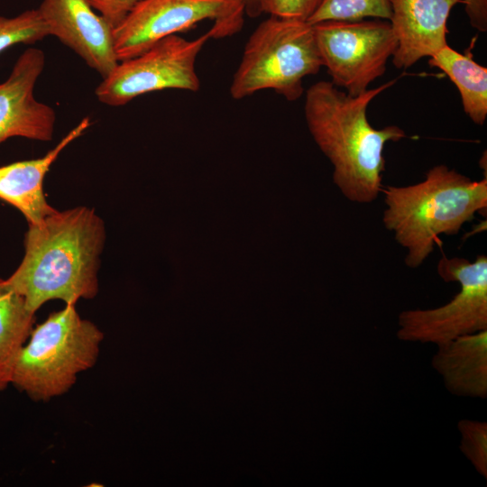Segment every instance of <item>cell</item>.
<instances>
[{
	"label": "cell",
	"instance_id": "6da1fadb",
	"mask_svg": "<svg viewBox=\"0 0 487 487\" xmlns=\"http://www.w3.org/2000/svg\"><path fill=\"white\" fill-rule=\"evenodd\" d=\"M106 238L105 222L95 209H56L38 224H28L24 255L5 280L33 313L52 299L76 305L94 299Z\"/></svg>",
	"mask_w": 487,
	"mask_h": 487
},
{
	"label": "cell",
	"instance_id": "7a4b0ae2",
	"mask_svg": "<svg viewBox=\"0 0 487 487\" xmlns=\"http://www.w3.org/2000/svg\"><path fill=\"white\" fill-rule=\"evenodd\" d=\"M395 82L393 79L352 96L331 81L322 80L306 92L308 127L334 166L335 184L351 202L368 204L377 199L383 188L384 147L406 137L400 127L377 129L367 117L370 103Z\"/></svg>",
	"mask_w": 487,
	"mask_h": 487
},
{
	"label": "cell",
	"instance_id": "3957f363",
	"mask_svg": "<svg viewBox=\"0 0 487 487\" xmlns=\"http://www.w3.org/2000/svg\"><path fill=\"white\" fill-rule=\"evenodd\" d=\"M381 192L383 225L407 250L405 263L412 269L427 259L441 234H457L487 207L486 176L474 180L445 164L428 170L418 183L387 186Z\"/></svg>",
	"mask_w": 487,
	"mask_h": 487
},
{
	"label": "cell",
	"instance_id": "277c9868",
	"mask_svg": "<svg viewBox=\"0 0 487 487\" xmlns=\"http://www.w3.org/2000/svg\"><path fill=\"white\" fill-rule=\"evenodd\" d=\"M104 334L82 318L75 305L52 312L35 326L14 366L11 384L34 401L67 393L78 376L97 362Z\"/></svg>",
	"mask_w": 487,
	"mask_h": 487
},
{
	"label": "cell",
	"instance_id": "5b68a950",
	"mask_svg": "<svg viewBox=\"0 0 487 487\" xmlns=\"http://www.w3.org/2000/svg\"><path fill=\"white\" fill-rule=\"evenodd\" d=\"M322 66L313 24L270 15L249 37L230 95L242 99L271 89L295 101L304 92V78Z\"/></svg>",
	"mask_w": 487,
	"mask_h": 487
},
{
	"label": "cell",
	"instance_id": "8992f818",
	"mask_svg": "<svg viewBox=\"0 0 487 487\" xmlns=\"http://www.w3.org/2000/svg\"><path fill=\"white\" fill-rule=\"evenodd\" d=\"M436 269L446 282L460 284L459 292L440 307L400 312L396 333L399 340L438 345L462 335L487 330L486 255H478L473 262L460 257H443Z\"/></svg>",
	"mask_w": 487,
	"mask_h": 487
},
{
	"label": "cell",
	"instance_id": "52a82bcc",
	"mask_svg": "<svg viewBox=\"0 0 487 487\" xmlns=\"http://www.w3.org/2000/svg\"><path fill=\"white\" fill-rule=\"evenodd\" d=\"M244 15L241 0H142L114 28L116 58H133L207 19L214 21L212 39L231 36L241 31Z\"/></svg>",
	"mask_w": 487,
	"mask_h": 487
},
{
	"label": "cell",
	"instance_id": "ba28073f",
	"mask_svg": "<svg viewBox=\"0 0 487 487\" xmlns=\"http://www.w3.org/2000/svg\"><path fill=\"white\" fill-rule=\"evenodd\" d=\"M313 27L331 82L352 96L364 93L384 74L397 49L387 20L325 21Z\"/></svg>",
	"mask_w": 487,
	"mask_h": 487
},
{
	"label": "cell",
	"instance_id": "9c48e42d",
	"mask_svg": "<svg viewBox=\"0 0 487 487\" xmlns=\"http://www.w3.org/2000/svg\"><path fill=\"white\" fill-rule=\"evenodd\" d=\"M210 39L209 31L194 40L173 34L160 40L142 53L119 61L96 87L97 100L110 106H121L154 91L170 88L198 91L200 80L196 72V60Z\"/></svg>",
	"mask_w": 487,
	"mask_h": 487
},
{
	"label": "cell",
	"instance_id": "30bf717a",
	"mask_svg": "<svg viewBox=\"0 0 487 487\" xmlns=\"http://www.w3.org/2000/svg\"><path fill=\"white\" fill-rule=\"evenodd\" d=\"M44 66V52L38 48H27L7 78L0 82V144L12 137L51 141L56 112L34 95Z\"/></svg>",
	"mask_w": 487,
	"mask_h": 487
},
{
	"label": "cell",
	"instance_id": "8fae6325",
	"mask_svg": "<svg viewBox=\"0 0 487 487\" xmlns=\"http://www.w3.org/2000/svg\"><path fill=\"white\" fill-rule=\"evenodd\" d=\"M37 9L49 35L58 38L103 78L116 67L114 28L87 0H42Z\"/></svg>",
	"mask_w": 487,
	"mask_h": 487
},
{
	"label": "cell",
	"instance_id": "7c38bea8",
	"mask_svg": "<svg viewBox=\"0 0 487 487\" xmlns=\"http://www.w3.org/2000/svg\"><path fill=\"white\" fill-rule=\"evenodd\" d=\"M460 0H390L389 23L397 40L392 63L408 69L447 44V21Z\"/></svg>",
	"mask_w": 487,
	"mask_h": 487
},
{
	"label": "cell",
	"instance_id": "4fadbf2b",
	"mask_svg": "<svg viewBox=\"0 0 487 487\" xmlns=\"http://www.w3.org/2000/svg\"><path fill=\"white\" fill-rule=\"evenodd\" d=\"M89 126L85 117L44 156L0 166V199L17 208L28 224H38L54 212L44 195V178L61 152Z\"/></svg>",
	"mask_w": 487,
	"mask_h": 487
},
{
	"label": "cell",
	"instance_id": "5bb4252c",
	"mask_svg": "<svg viewBox=\"0 0 487 487\" xmlns=\"http://www.w3.org/2000/svg\"><path fill=\"white\" fill-rule=\"evenodd\" d=\"M431 364L453 395L487 398V330L436 345Z\"/></svg>",
	"mask_w": 487,
	"mask_h": 487
},
{
	"label": "cell",
	"instance_id": "9a60e30c",
	"mask_svg": "<svg viewBox=\"0 0 487 487\" xmlns=\"http://www.w3.org/2000/svg\"><path fill=\"white\" fill-rule=\"evenodd\" d=\"M428 64L442 70L455 85L466 115L482 125L487 117V68L470 52L462 53L448 44L429 57Z\"/></svg>",
	"mask_w": 487,
	"mask_h": 487
},
{
	"label": "cell",
	"instance_id": "2e32d148",
	"mask_svg": "<svg viewBox=\"0 0 487 487\" xmlns=\"http://www.w3.org/2000/svg\"><path fill=\"white\" fill-rule=\"evenodd\" d=\"M35 323L23 298L0 278V391L11 384L19 354Z\"/></svg>",
	"mask_w": 487,
	"mask_h": 487
},
{
	"label": "cell",
	"instance_id": "e0dca14e",
	"mask_svg": "<svg viewBox=\"0 0 487 487\" xmlns=\"http://www.w3.org/2000/svg\"><path fill=\"white\" fill-rule=\"evenodd\" d=\"M390 0H324L308 23L357 21L366 18L389 21Z\"/></svg>",
	"mask_w": 487,
	"mask_h": 487
},
{
	"label": "cell",
	"instance_id": "ac0fdd59",
	"mask_svg": "<svg viewBox=\"0 0 487 487\" xmlns=\"http://www.w3.org/2000/svg\"><path fill=\"white\" fill-rule=\"evenodd\" d=\"M49 35L38 9L13 16H0V53L16 44H34Z\"/></svg>",
	"mask_w": 487,
	"mask_h": 487
},
{
	"label": "cell",
	"instance_id": "d6986e66",
	"mask_svg": "<svg viewBox=\"0 0 487 487\" xmlns=\"http://www.w3.org/2000/svg\"><path fill=\"white\" fill-rule=\"evenodd\" d=\"M459 448L474 470L487 478V423L482 420L463 418L458 421Z\"/></svg>",
	"mask_w": 487,
	"mask_h": 487
},
{
	"label": "cell",
	"instance_id": "ffe728a7",
	"mask_svg": "<svg viewBox=\"0 0 487 487\" xmlns=\"http://www.w3.org/2000/svg\"><path fill=\"white\" fill-rule=\"evenodd\" d=\"M324 0H261L262 12L284 19L308 22Z\"/></svg>",
	"mask_w": 487,
	"mask_h": 487
},
{
	"label": "cell",
	"instance_id": "44dd1931",
	"mask_svg": "<svg viewBox=\"0 0 487 487\" xmlns=\"http://www.w3.org/2000/svg\"><path fill=\"white\" fill-rule=\"evenodd\" d=\"M90 5L113 27H116L142 0H87Z\"/></svg>",
	"mask_w": 487,
	"mask_h": 487
},
{
	"label": "cell",
	"instance_id": "7402d4cb",
	"mask_svg": "<svg viewBox=\"0 0 487 487\" xmlns=\"http://www.w3.org/2000/svg\"><path fill=\"white\" fill-rule=\"evenodd\" d=\"M473 28L481 32L487 31V0H461Z\"/></svg>",
	"mask_w": 487,
	"mask_h": 487
},
{
	"label": "cell",
	"instance_id": "603a6c76",
	"mask_svg": "<svg viewBox=\"0 0 487 487\" xmlns=\"http://www.w3.org/2000/svg\"><path fill=\"white\" fill-rule=\"evenodd\" d=\"M241 1L244 7L245 15L251 18H255V17L260 16L262 14V7H261V0H241Z\"/></svg>",
	"mask_w": 487,
	"mask_h": 487
}]
</instances>
